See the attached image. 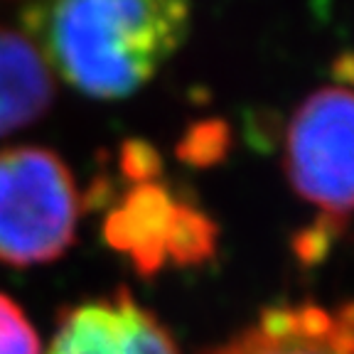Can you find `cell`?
I'll return each instance as SVG.
<instances>
[{
  "label": "cell",
  "instance_id": "1",
  "mask_svg": "<svg viewBox=\"0 0 354 354\" xmlns=\"http://www.w3.org/2000/svg\"><path fill=\"white\" fill-rule=\"evenodd\" d=\"M192 0H32L22 22L52 72L84 96L126 99L183 47Z\"/></svg>",
  "mask_w": 354,
  "mask_h": 354
},
{
  "label": "cell",
  "instance_id": "2",
  "mask_svg": "<svg viewBox=\"0 0 354 354\" xmlns=\"http://www.w3.org/2000/svg\"><path fill=\"white\" fill-rule=\"evenodd\" d=\"M82 197L59 155L37 145L0 150V263L37 266L74 243Z\"/></svg>",
  "mask_w": 354,
  "mask_h": 354
},
{
  "label": "cell",
  "instance_id": "3",
  "mask_svg": "<svg viewBox=\"0 0 354 354\" xmlns=\"http://www.w3.org/2000/svg\"><path fill=\"white\" fill-rule=\"evenodd\" d=\"M288 180L330 232L354 212V88L332 84L295 109L286 131Z\"/></svg>",
  "mask_w": 354,
  "mask_h": 354
},
{
  "label": "cell",
  "instance_id": "4",
  "mask_svg": "<svg viewBox=\"0 0 354 354\" xmlns=\"http://www.w3.org/2000/svg\"><path fill=\"white\" fill-rule=\"evenodd\" d=\"M44 354H177L162 322L126 290L62 315Z\"/></svg>",
  "mask_w": 354,
  "mask_h": 354
},
{
  "label": "cell",
  "instance_id": "5",
  "mask_svg": "<svg viewBox=\"0 0 354 354\" xmlns=\"http://www.w3.org/2000/svg\"><path fill=\"white\" fill-rule=\"evenodd\" d=\"M207 354H354V303L283 305Z\"/></svg>",
  "mask_w": 354,
  "mask_h": 354
},
{
  "label": "cell",
  "instance_id": "6",
  "mask_svg": "<svg viewBox=\"0 0 354 354\" xmlns=\"http://www.w3.org/2000/svg\"><path fill=\"white\" fill-rule=\"evenodd\" d=\"M55 91V72L37 44L0 25V138L42 118Z\"/></svg>",
  "mask_w": 354,
  "mask_h": 354
},
{
  "label": "cell",
  "instance_id": "7",
  "mask_svg": "<svg viewBox=\"0 0 354 354\" xmlns=\"http://www.w3.org/2000/svg\"><path fill=\"white\" fill-rule=\"evenodd\" d=\"M0 354H42V344L22 308L0 293Z\"/></svg>",
  "mask_w": 354,
  "mask_h": 354
}]
</instances>
